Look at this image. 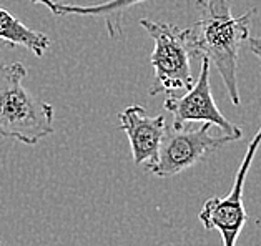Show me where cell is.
<instances>
[{"mask_svg":"<svg viewBox=\"0 0 261 246\" xmlns=\"http://www.w3.org/2000/svg\"><path fill=\"white\" fill-rule=\"evenodd\" d=\"M200 18L192 29L195 53L206 57L218 70L233 105H240L238 60L250 39L254 10L234 17L230 0H196Z\"/></svg>","mask_w":261,"mask_h":246,"instance_id":"6da1fadb","label":"cell"},{"mask_svg":"<svg viewBox=\"0 0 261 246\" xmlns=\"http://www.w3.org/2000/svg\"><path fill=\"white\" fill-rule=\"evenodd\" d=\"M27 68L20 62L0 65V136L37 145L54 133V106L23 87Z\"/></svg>","mask_w":261,"mask_h":246,"instance_id":"7a4b0ae2","label":"cell"},{"mask_svg":"<svg viewBox=\"0 0 261 246\" xmlns=\"http://www.w3.org/2000/svg\"><path fill=\"white\" fill-rule=\"evenodd\" d=\"M140 25L153 40L150 60L155 70V81L150 88V95L188 90L193 85L192 57H196L192 29H180L150 18H142Z\"/></svg>","mask_w":261,"mask_h":246,"instance_id":"3957f363","label":"cell"},{"mask_svg":"<svg viewBox=\"0 0 261 246\" xmlns=\"http://www.w3.org/2000/svg\"><path fill=\"white\" fill-rule=\"evenodd\" d=\"M212 127V123H201L200 127L187 123L170 125L160 145L156 161L146 165L145 170L160 178H168L195 167L225 145L238 142V138L231 135H210Z\"/></svg>","mask_w":261,"mask_h":246,"instance_id":"277c9868","label":"cell"},{"mask_svg":"<svg viewBox=\"0 0 261 246\" xmlns=\"http://www.w3.org/2000/svg\"><path fill=\"white\" fill-rule=\"evenodd\" d=\"M261 145V127L256 131V135L248 145L243 161L234 176L231 192L226 197H213L205 201V205L200 210V222L206 230L218 231L223 238V246H237L238 236L248 220V214L243 205V190L246 175L250 172L254 155Z\"/></svg>","mask_w":261,"mask_h":246,"instance_id":"5b68a950","label":"cell"},{"mask_svg":"<svg viewBox=\"0 0 261 246\" xmlns=\"http://www.w3.org/2000/svg\"><path fill=\"white\" fill-rule=\"evenodd\" d=\"M210 60L206 57H201L200 75L196 81L187 90L181 97H175L170 93V97L165 100V110L173 115V123L183 125L192 122L212 123L213 127H218L225 135L237 136L241 140L243 131L237 125L228 122V118L220 112L215 103L212 84H210Z\"/></svg>","mask_w":261,"mask_h":246,"instance_id":"8992f818","label":"cell"},{"mask_svg":"<svg viewBox=\"0 0 261 246\" xmlns=\"http://www.w3.org/2000/svg\"><path fill=\"white\" fill-rule=\"evenodd\" d=\"M120 128L130 142L135 165H151L158 158V151L167 133V122L163 115L150 117L142 105H130L118 113Z\"/></svg>","mask_w":261,"mask_h":246,"instance_id":"52a82bcc","label":"cell"},{"mask_svg":"<svg viewBox=\"0 0 261 246\" xmlns=\"http://www.w3.org/2000/svg\"><path fill=\"white\" fill-rule=\"evenodd\" d=\"M34 5H43L54 15H80V17H101L107 23V32L112 39H117L122 32L123 14L135 5L148 0H108L95 5H70L54 0H30Z\"/></svg>","mask_w":261,"mask_h":246,"instance_id":"ba28073f","label":"cell"},{"mask_svg":"<svg viewBox=\"0 0 261 246\" xmlns=\"http://www.w3.org/2000/svg\"><path fill=\"white\" fill-rule=\"evenodd\" d=\"M0 40L10 47H23L35 57H43L50 47V39L42 32L27 27L23 22L0 7Z\"/></svg>","mask_w":261,"mask_h":246,"instance_id":"9c48e42d","label":"cell"},{"mask_svg":"<svg viewBox=\"0 0 261 246\" xmlns=\"http://www.w3.org/2000/svg\"><path fill=\"white\" fill-rule=\"evenodd\" d=\"M246 47L261 62V37H250L246 42Z\"/></svg>","mask_w":261,"mask_h":246,"instance_id":"30bf717a","label":"cell"},{"mask_svg":"<svg viewBox=\"0 0 261 246\" xmlns=\"http://www.w3.org/2000/svg\"><path fill=\"white\" fill-rule=\"evenodd\" d=\"M0 246H2V244H0Z\"/></svg>","mask_w":261,"mask_h":246,"instance_id":"8fae6325","label":"cell"}]
</instances>
